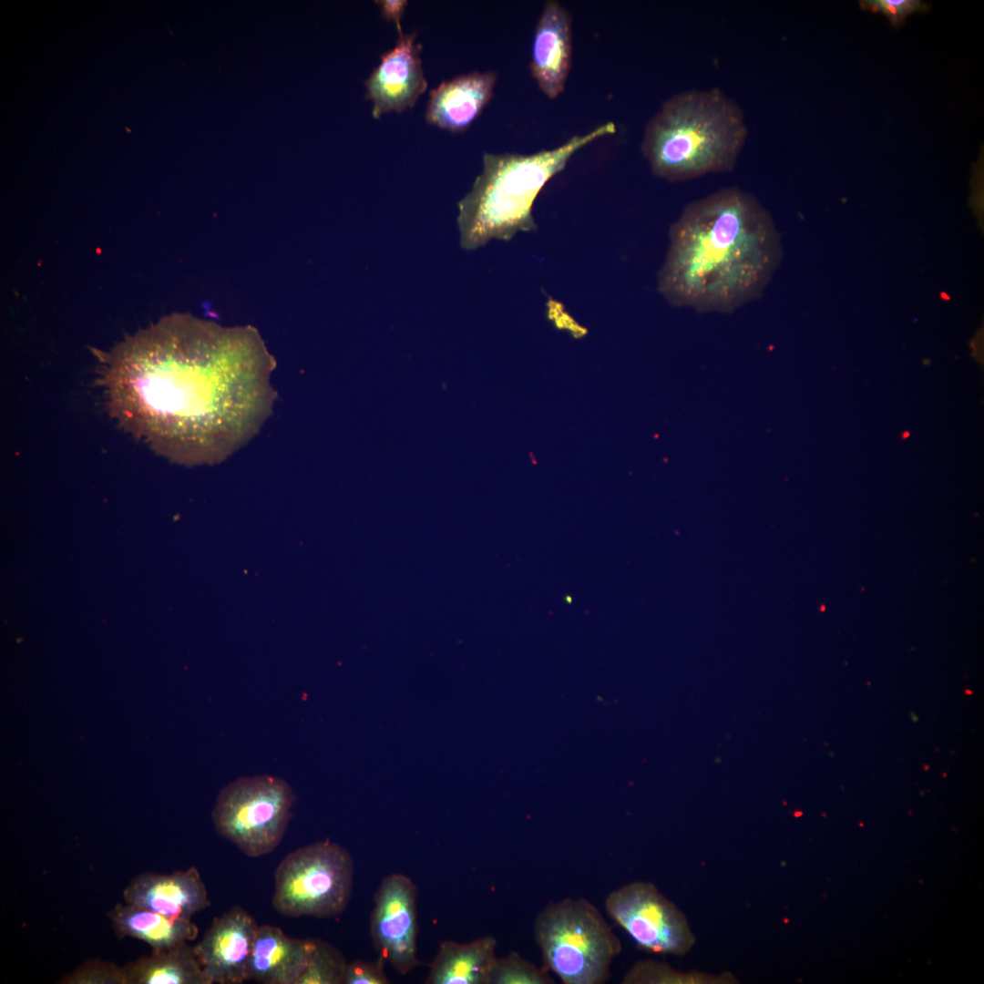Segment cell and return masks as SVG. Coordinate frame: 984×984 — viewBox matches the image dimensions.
Returning a JSON list of instances; mask_svg holds the SVG:
<instances>
[{"label": "cell", "instance_id": "cell-22", "mask_svg": "<svg viewBox=\"0 0 984 984\" xmlns=\"http://www.w3.org/2000/svg\"><path fill=\"white\" fill-rule=\"evenodd\" d=\"M62 984H126L123 966L100 958L88 959L63 976Z\"/></svg>", "mask_w": 984, "mask_h": 984}, {"label": "cell", "instance_id": "cell-9", "mask_svg": "<svg viewBox=\"0 0 984 984\" xmlns=\"http://www.w3.org/2000/svg\"><path fill=\"white\" fill-rule=\"evenodd\" d=\"M417 890L410 877L393 873L382 880L370 917L374 947L400 974L420 963L417 958Z\"/></svg>", "mask_w": 984, "mask_h": 984}, {"label": "cell", "instance_id": "cell-14", "mask_svg": "<svg viewBox=\"0 0 984 984\" xmlns=\"http://www.w3.org/2000/svg\"><path fill=\"white\" fill-rule=\"evenodd\" d=\"M497 75L474 71L442 82L430 92L428 124L457 133L466 130L491 100Z\"/></svg>", "mask_w": 984, "mask_h": 984}, {"label": "cell", "instance_id": "cell-16", "mask_svg": "<svg viewBox=\"0 0 984 984\" xmlns=\"http://www.w3.org/2000/svg\"><path fill=\"white\" fill-rule=\"evenodd\" d=\"M114 933L119 938H131L161 950L198 937L199 928L191 918L173 917L131 904H116L108 913Z\"/></svg>", "mask_w": 984, "mask_h": 984}, {"label": "cell", "instance_id": "cell-11", "mask_svg": "<svg viewBox=\"0 0 984 984\" xmlns=\"http://www.w3.org/2000/svg\"><path fill=\"white\" fill-rule=\"evenodd\" d=\"M395 46L381 56L379 65L364 81L365 98L373 102L372 115L380 118L390 112L412 108L426 90L415 34L398 33Z\"/></svg>", "mask_w": 984, "mask_h": 984}, {"label": "cell", "instance_id": "cell-8", "mask_svg": "<svg viewBox=\"0 0 984 984\" xmlns=\"http://www.w3.org/2000/svg\"><path fill=\"white\" fill-rule=\"evenodd\" d=\"M608 916L643 950L684 956L695 935L683 912L651 882L632 881L611 890L604 900Z\"/></svg>", "mask_w": 984, "mask_h": 984}, {"label": "cell", "instance_id": "cell-23", "mask_svg": "<svg viewBox=\"0 0 984 984\" xmlns=\"http://www.w3.org/2000/svg\"><path fill=\"white\" fill-rule=\"evenodd\" d=\"M386 962L380 957L375 961L354 960L348 963L343 984H387L384 972Z\"/></svg>", "mask_w": 984, "mask_h": 984}, {"label": "cell", "instance_id": "cell-17", "mask_svg": "<svg viewBox=\"0 0 984 984\" xmlns=\"http://www.w3.org/2000/svg\"><path fill=\"white\" fill-rule=\"evenodd\" d=\"M497 939L486 935L466 943L444 941L430 965L426 984H488Z\"/></svg>", "mask_w": 984, "mask_h": 984}, {"label": "cell", "instance_id": "cell-7", "mask_svg": "<svg viewBox=\"0 0 984 984\" xmlns=\"http://www.w3.org/2000/svg\"><path fill=\"white\" fill-rule=\"evenodd\" d=\"M294 804L290 784L282 778L243 776L219 794L212 821L217 833L251 857L272 853L281 843Z\"/></svg>", "mask_w": 984, "mask_h": 984}, {"label": "cell", "instance_id": "cell-13", "mask_svg": "<svg viewBox=\"0 0 984 984\" xmlns=\"http://www.w3.org/2000/svg\"><path fill=\"white\" fill-rule=\"evenodd\" d=\"M122 895L128 904L180 918H191L210 906L206 885L194 866L170 874L141 873Z\"/></svg>", "mask_w": 984, "mask_h": 984}, {"label": "cell", "instance_id": "cell-1", "mask_svg": "<svg viewBox=\"0 0 984 984\" xmlns=\"http://www.w3.org/2000/svg\"><path fill=\"white\" fill-rule=\"evenodd\" d=\"M110 415L179 463L221 461L270 415L275 362L255 332L170 316L102 354Z\"/></svg>", "mask_w": 984, "mask_h": 984}, {"label": "cell", "instance_id": "cell-21", "mask_svg": "<svg viewBox=\"0 0 984 984\" xmlns=\"http://www.w3.org/2000/svg\"><path fill=\"white\" fill-rule=\"evenodd\" d=\"M548 969L538 968L516 951L496 957L489 971L488 984H553Z\"/></svg>", "mask_w": 984, "mask_h": 984}, {"label": "cell", "instance_id": "cell-25", "mask_svg": "<svg viewBox=\"0 0 984 984\" xmlns=\"http://www.w3.org/2000/svg\"><path fill=\"white\" fill-rule=\"evenodd\" d=\"M381 7V13L384 19L395 23L398 33L402 32L401 18L407 5L404 0H386L376 2Z\"/></svg>", "mask_w": 984, "mask_h": 984}, {"label": "cell", "instance_id": "cell-19", "mask_svg": "<svg viewBox=\"0 0 984 984\" xmlns=\"http://www.w3.org/2000/svg\"><path fill=\"white\" fill-rule=\"evenodd\" d=\"M738 979L730 972L720 974L697 970L680 971L657 960L636 962L623 976L621 984H735Z\"/></svg>", "mask_w": 984, "mask_h": 984}, {"label": "cell", "instance_id": "cell-3", "mask_svg": "<svg viewBox=\"0 0 984 984\" xmlns=\"http://www.w3.org/2000/svg\"><path fill=\"white\" fill-rule=\"evenodd\" d=\"M741 107L717 87L668 97L645 126L641 152L656 177L682 182L729 172L745 145Z\"/></svg>", "mask_w": 984, "mask_h": 984}, {"label": "cell", "instance_id": "cell-24", "mask_svg": "<svg viewBox=\"0 0 984 984\" xmlns=\"http://www.w3.org/2000/svg\"><path fill=\"white\" fill-rule=\"evenodd\" d=\"M861 5L865 8L883 13L894 26L901 25L907 15L927 7L926 4L918 0H866L861 1Z\"/></svg>", "mask_w": 984, "mask_h": 984}, {"label": "cell", "instance_id": "cell-20", "mask_svg": "<svg viewBox=\"0 0 984 984\" xmlns=\"http://www.w3.org/2000/svg\"><path fill=\"white\" fill-rule=\"evenodd\" d=\"M347 965L335 947L314 939L306 968L296 984H343Z\"/></svg>", "mask_w": 984, "mask_h": 984}, {"label": "cell", "instance_id": "cell-5", "mask_svg": "<svg viewBox=\"0 0 984 984\" xmlns=\"http://www.w3.org/2000/svg\"><path fill=\"white\" fill-rule=\"evenodd\" d=\"M545 967L564 984H603L621 942L600 910L584 897L546 905L533 923Z\"/></svg>", "mask_w": 984, "mask_h": 984}, {"label": "cell", "instance_id": "cell-4", "mask_svg": "<svg viewBox=\"0 0 984 984\" xmlns=\"http://www.w3.org/2000/svg\"><path fill=\"white\" fill-rule=\"evenodd\" d=\"M615 132V124L607 122L551 149L528 155L485 153L482 172L458 202L461 247L471 251L491 240L510 241L519 231H535L533 205L544 186L578 150Z\"/></svg>", "mask_w": 984, "mask_h": 984}, {"label": "cell", "instance_id": "cell-12", "mask_svg": "<svg viewBox=\"0 0 984 984\" xmlns=\"http://www.w3.org/2000/svg\"><path fill=\"white\" fill-rule=\"evenodd\" d=\"M571 61V15L558 1H547L535 28L529 68L548 98H557L564 91Z\"/></svg>", "mask_w": 984, "mask_h": 984}, {"label": "cell", "instance_id": "cell-2", "mask_svg": "<svg viewBox=\"0 0 984 984\" xmlns=\"http://www.w3.org/2000/svg\"><path fill=\"white\" fill-rule=\"evenodd\" d=\"M779 260L768 211L727 187L687 204L671 225L657 289L674 307L731 313L762 296Z\"/></svg>", "mask_w": 984, "mask_h": 984}, {"label": "cell", "instance_id": "cell-18", "mask_svg": "<svg viewBox=\"0 0 984 984\" xmlns=\"http://www.w3.org/2000/svg\"><path fill=\"white\" fill-rule=\"evenodd\" d=\"M123 967L126 984H207L194 947L188 942L152 950Z\"/></svg>", "mask_w": 984, "mask_h": 984}, {"label": "cell", "instance_id": "cell-15", "mask_svg": "<svg viewBox=\"0 0 984 984\" xmlns=\"http://www.w3.org/2000/svg\"><path fill=\"white\" fill-rule=\"evenodd\" d=\"M314 939L293 938L274 926L258 927L247 980L263 984H296L304 971Z\"/></svg>", "mask_w": 984, "mask_h": 984}, {"label": "cell", "instance_id": "cell-10", "mask_svg": "<svg viewBox=\"0 0 984 984\" xmlns=\"http://www.w3.org/2000/svg\"><path fill=\"white\" fill-rule=\"evenodd\" d=\"M258 925L242 907L235 906L214 917L194 947L207 984H241L247 980L248 965Z\"/></svg>", "mask_w": 984, "mask_h": 984}, {"label": "cell", "instance_id": "cell-6", "mask_svg": "<svg viewBox=\"0 0 984 984\" xmlns=\"http://www.w3.org/2000/svg\"><path fill=\"white\" fill-rule=\"evenodd\" d=\"M354 865L344 847L330 840L297 848L274 873L272 906L289 917H332L347 907Z\"/></svg>", "mask_w": 984, "mask_h": 984}]
</instances>
